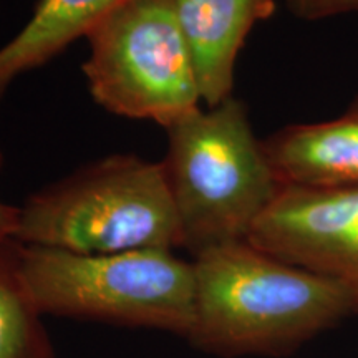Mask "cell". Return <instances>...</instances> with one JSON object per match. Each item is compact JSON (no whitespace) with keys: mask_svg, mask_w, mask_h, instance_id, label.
<instances>
[{"mask_svg":"<svg viewBox=\"0 0 358 358\" xmlns=\"http://www.w3.org/2000/svg\"><path fill=\"white\" fill-rule=\"evenodd\" d=\"M87 40L83 73L106 111L166 129L201 108L189 48L166 0H124Z\"/></svg>","mask_w":358,"mask_h":358,"instance_id":"5","label":"cell"},{"mask_svg":"<svg viewBox=\"0 0 358 358\" xmlns=\"http://www.w3.org/2000/svg\"><path fill=\"white\" fill-rule=\"evenodd\" d=\"M248 241L335 282L358 315V187L282 186Z\"/></svg>","mask_w":358,"mask_h":358,"instance_id":"6","label":"cell"},{"mask_svg":"<svg viewBox=\"0 0 358 358\" xmlns=\"http://www.w3.org/2000/svg\"><path fill=\"white\" fill-rule=\"evenodd\" d=\"M13 241L78 254L181 245L161 163L110 155L30 194Z\"/></svg>","mask_w":358,"mask_h":358,"instance_id":"4","label":"cell"},{"mask_svg":"<svg viewBox=\"0 0 358 358\" xmlns=\"http://www.w3.org/2000/svg\"><path fill=\"white\" fill-rule=\"evenodd\" d=\"M0 358H55L43 315L17 267L13 239L0 248Z\"/></svg>","mask_w":358,"mask_h":358,"instance_id":"10","label":"cell"},{"mask_svg":"<svg viewBox=\"0 0 358 358\" xmlns=\"http://www.w3.org/2000/svg\"><path fill=\"white\" fill-rule=\"evenodd\" d=\"M189 48L208 106L234 96L236 65L249 34L275 12V0H166Z\"/></svg>","mask_w":358,"mask_h":358,"instance_id":"7","label":"cell"},{"mask_svg":"<svg viewBox=\"0 0 358 358\" xmlns=\"http://www.w3.org/2000/svg\"><path fill=\"white\" fill-rule=\"evenodd\" d=\"M19 211L17 206L6 204L0 201V248L10 243L19 226Z\"/></svg>","mask_w":358,"mask_h":358,"instance_id":"12","label":"cell"},{"mask_svg":"<svg viewBox=\"0 0 358 358\" xmlns=\"http://www.w3.org/2000/svg\"><path fill=\"white\" fill-rule=\"evenodd\" d=\"M124 0H38L34 15L0 47V105L15 80L87 38L98 22Z\"/></svg>","mask_w":358,"mask_h":358,"instance_id":"9","label":"cell"},{"mask_svg":"<svg viewBox=\"0 0 358 358\" xmlns=\"http://www.w3.org/2000/svg\"><path fill=\"white\" fill-rule=\"evenodd\" d=\"M27 292L42 315L141 327L187 338L194 264L169 249L78 254L13 241Z\"/></svg>","mask_w":358,"mask_h":358,"instance_id":"3","label":"cell"},{"mask_svg":"<svg viewBox=\"0 0 358 358\" xmlns=\"http://www.w3.org/2000/svg\"><path fill=\"white\" fill-rule=\"evenodd\" d=\"M284 3L295 17L307 22L358 13V0H284Z\"/></svg>","mask_w":358,"mask_h":358,"instance_id":"11","label":"cell"},{"mask_svg":"<svg viewBox=\"0 0 358 358\" xmlns=\"http://www.w3.org/2000/svg\"><path fill=\"white\" fill-rule=\"evenodd\" d=\"M192 264L196 303L186 340L204 353L287 357L355 315L335 282L249 241L206 250Z\"/></svg>","mask_w":358,"mask_h":358,"instance_id":"1","label":"cell"},{"mask_svg":"<svg viewBox=\"0 0 358 358\" xmlns=\"http://www.w3.org/2000/svg\"><path fill=\"white\" fill-rule=\"evenodd\" d=\"M262 146L280 186L358 187V95L334 118L282 127Z\"/></svg>","mask_w":358,"mask_h":358,"instance_id":"8","label":"cell"},{"mask_svg":"<svg viewBox=\"0 0 358 358\" xmlns=\"http://www.w3.org/2000/svg\"><path fill=\"white\" fill-rule=\"evenodd\" d=\"M166 134V155L159 163L178 216L179 248L194 259L248 241L282 187L248 106L231 96L182 116Z\"/></svg>","mask_w":358,"mask_h":358,"instance_id":"2","label":"cell"}]
</instances>
